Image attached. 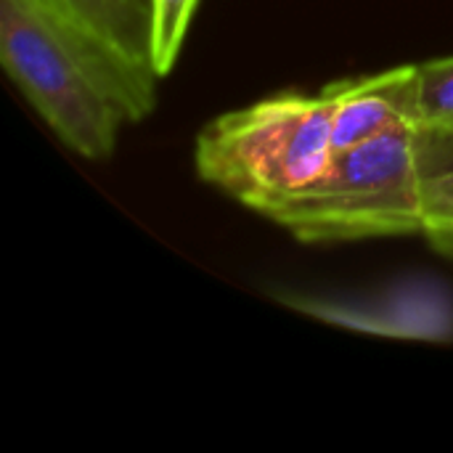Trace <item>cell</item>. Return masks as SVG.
I'll return each mask as SVG.
<instances>
[{"label":"cell","mask_w":453,"mask_h":453,"mask_svg":"<svg viewBox=\"0 0 453 453\" xmlns=\"http://www.w3.org/2000/svg\"><path fill=\"white\" fill-rule=\"evenodd\" d=\"M0 61L53 135L82 159H109L127 125L157 109L138 72L50 0H0Z\"/></svg>","instance_id":"obj_1"},{"label":"cell","mask_w":453,"mask_h":453,"mask_svg":"<svg viewBox=\"0 0 453 453\" xmlns=\"http://www.w3.org/2000/svg\"><path fill=\"white\" fill-rule=\"evenodd\" d=\"M332 93H279L226 111L196 138L194 165L204 183L271 215L305 194L332 165Z\"/></svg>","instance_id":"obj_2"},{"label":"cell","mask_w":453,"mask_h":453,"mask_svg":"<svg viewBox=\"0 0 453 453\" xmlns=\"http://www.w3.org/2000/svg\"><path fill=\"white\" fill-rule=\"evenodd\" d=\"M419 127L401 125L334 154L329 170L268 215L303 244L364 242L425 231Z\"/></svg>","instance_id":"obj_3"},{"label":"cell","mask_w":453,"mask_h":453,"mask_svg":"<svg viewBox=\"0 0 453 453\" xmlns=\"http://www.w3.org/2000/svg\"><path fill=\"white\" fill-rule=\"evenodd\" d=\"M332 93V149L334 154L380 138L382 133L414 125L417 117V64L395 66L369 77L329 85Z\"/></svg>","instance_id":"obj_4"},{"label":"cell","mask_w":453,"mask_h":453,"mask_svg":"<svg viewBox=\"0 0 453 453\" xmlns=\"http://www.w3.org/2000/svg\"><path fill=\"white\" fill-rule=\"evenodd\" d=\"M93 40L138 72L157 74L151 56V0H50Z\"/></svg>","instance_id":"obj_5"},{"label":"cell","mask_w":453,"mask_h":453,"mask_svg":"<svg viewBox=\"0 0 453 453\" xmlns=\"http://www.w3.org/2000/svg\"><path fill=\"white\" fill-rule=\"evenodd\" d=\"M199 0H151V56L159 77L170 74Z\"/></svg>","instance_id":"obj_6"},{"label":"cell","mask_w":453,"mask_h":453,"mask_svg":"<svg viewBox=\"0 0 453 453\" xmlns=\"http://www.w3.org/2000/svg\"><path fill=\"white\" fill-rule=\"evenodd\" d=\"M417 117L422 127H453V56L417 64Z\"/></svg>","instance_id":"obj_7"},{"label":"cell","mask_w":453,"mask_h":453,"mask_svg":"<svg viewBox=\"0 0 453 453\" xmlns=\"http://www.w3.org/2000/svg\"><path fill=\"white\" fill-rule=\"evenodd\" d=\"M422 202H425V231L453 226V167L425 178Z\"/></svg>","instance_id":"obj_8"},{"label":"cell","mask_w":453,"mask_h":453,"mask_svg":"<svg viewBox=\"0 0 453 453\" xmlns=\"http://www.w3.org/2000/svg\"><path fill=\"white\" fill-rule=\"evenodd\" d=\"M422 173L435 175L453 167V127H422L417 133Z\"/></svg>","instance_id":"obj_9"},{"label":"cell","mask_w":453,"mask_h":453,"mask_svg":"<svg viewBox=\"0 0 453 453\" xmlns=\"http://www.w3.org/2000/svg\"><path fill=\"white\" fill-rule=\"evenodd\" d=\"M425 242L443 257L453 260V226H443V228H427L425 234Z\"/></svg>","instance_id":"obj_10"}]
</instances>
